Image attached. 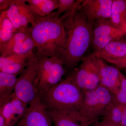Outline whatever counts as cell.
Instances as JSON below:
<instances>
[{"label": "cell", "instance_id": "2", "mask_svg": "<svg viewBox=\"0 0 126 126\" xmlns=\"http://www.w3.org/2000/svg\"><path fill=\"white\" fill-rule=\"evenodd\" d=\"M30 33L37 52L38 58L57 56L60 58L64 47L67 33L59 18L53 12L44 17L36 18L30 27Z\"/></svg>", "mask_w": 126, "mask_h": 126}, {"label": "cell", "instance_id": "5", "mask_svg": "<svg viewBox=\"0 0 126 126\" xmlns=\"http://www.w3.org/2000/svg\"><path fill=\"white\" fill-rule=\"evenodd\" d=\"M19 75L12 95L29 105L39 95L38 58L35 53Z\"/></svg>", "mask_w": 126, "mask_h": 126}, {"label": "cell", "instance_id": "18", "mask_svg": "<svg viewBox=\"0 0 126 126\" xmlns=\"http://www.w3.org/2000/svg\"><path fill=\"white\" fill-rule=\"evenodd\" d=\"M110 22L122 30L126 23V5L125 0H113Z\"/></svg>", "mask_w": 126, "mask_h": 126}, {"label": "cell", "instance_id": "4", "mask_svg": "<svg viewBox=\"0 0 126 126\" xmlns=\"http://www.w3.org/2000/svg\"><path fill=\"white\" fill-rule=\"evenodd\" d=\"M114 94L99 85L93 89L84 92L79 112L82 126H90L103 116L108 106L113 101Z\"/></svg>", "mask_w": 126, "mask_h": 126}, {"label": "cell", "instance_id": "12", "mask_svg": "<svg viewBox=\"0 0 126 126\" xmlns=\"http://www.w3.org/2000/svg\"><path fill=\"white\" fill-rule=\"evenodd\" d=\"M28 104L12 95L11 98L2 107L0 108V113L4 116L6 126H16L24 115Z\"/></svg>", "mask_w": 126, "mask_h": 126}, {"label": "cell", "instance_id": "31", "mask_svg": "<svg viewBox=\"0 0 126 126\" xmlns=\"http://www.w3.org/2000/svg\"><path fill=\"white\" fill-rule=\"evenodd\" d=\"M6 126V122L4 116L0 113V126Z\"/></svg>", "mask_w": 126, "mask_h": 126}, {"label": "cell", "instance_id": "1", "mask_svg": "<svg viewBox=\"0 0 126 126\" xmlns=\"http://www.w3.org/2000/svg\"><path fill=\"white\" fill-rule=\"evenodd\" d=\"M61 21L65 27L67 37L60 58L66 71L72 72L85 57L91 44L92 24L88 21L81 6L74 16Z\"/></svg>", "mask_w": 126, "mask_h": 126}, {"label": "cell", "instance_id": "7", "mask_svg": "<svg viewBox=\"0 0 126 126\" xmlns=\"http://www.w3.org/2000/svg\"><path fill=\"white\" fill-rule=\"evenodd\" d=\"M38 68L39 94L60 82L67 71L63 61L57 56L38 58Z\"/></svg>", "mask_w": 126, "mask_h": 126}, {"label": "cell", "instance_id": "24", "mask_svg": "<svg viewBox=\"0 0 126 126\" xmlns=\"http://www.w3.org/2000/svg\"><path fill=\"white\" fill-rule=\"evenodd\" d=\"M6 15L9 19L11 21L16 32L21 29L20 20L19 17V10L16 0H13V2L7 10H6Z\"/></svg>", "mask_w": 126, "mask_h": 126}, {"label": "cell", "instance_id": "8", "mask_svg": "<svg viewBox=\"0 0 126 126\" xmlns=\"http://www.w3.org/2000/svg\"><path fill=\"white\" fill-rule=\"evenodd\" d=\"M126 33L110 20H98L92 24L91 44L94 53L102 49L112 41L124 37Z\"/></svg>", "mask_w": 126, "mask_h": 126}, {"label": "cell", "instance_id": "15", "mask_svg": "<svg viewBox=\"0 0 126 126\" xmlns=\"http://www.w3.org/2000/svg\"><path fill=\"white\" fill-rule=\"evenodd\" d=\"M18 75L0 72V108L11 98L18 81Z\"/></svg>", "mask_w": 126, "mask_h": 126}, {"label": "cell", "instance_id": "21", "mask_svg": "<svg viewBox=\"0 0 126 126\" xmlns=\"http://www.w3.org/2000/svg\"><path fill=\"white\" fill-rule=\"evenodd\" d=\"M19 10V17L21 29L28 27L29 24H33L36 18L29 5L25 0H16Z\"/></svg>", "mask_w": 126, "mask_h": 126}, {"label": "cell", "instance_id": "19", "mask_svg": "<svg viewBox=\"0 0 126 126\" xmlns=\"http://www.w3.org/2000/svg\"><path fill=\"white\" fill-rule=\"evenodd\" d=\"M126 106L120 104L111 103L105 110L102 121L115 126H120Z\"/></svg>", "mask_w": 126, "mask_h": 126}, {"label": "cell", "instance_id": "26", "mask_svg": "<svg viewBox=\"0 0 126 126\" xmlns=\"http://www.w3.org/2000/svg\"><path fill=\"white\" fill-rule=\"evenodd\" d=\"M82 0H59V4L58 8L56 11L55 12V16L59 18L61 15L65 12L69 11L79 3L81 2Z\"/></svg>", "mask_w": 126, "mask_h": 126}, {"label": "cell", "instance_id": "29", "mask_svg": "<svg viewBox=\"0 0 126 126\" xmlns=\"http://www.w3.org/2000/svg\"><path fill=\"white\" fill-rule=\"evenodd\" d=\"M90 126H117L110 124L108 123L102 121L101 122H97L94 123L93 124H92Z\"/></svg>", "mask_w": 126, "mask_h": 126}, {"label": "cell", "instance_id": "34", "mask_svg": "<svg viewBox=\"0 0 126 126\" xmlns=\"http://www.w3.org/2000/svg\"><path fill=\"white\" fill-rule=\"evenodd\" d=\"M125 2H126V0H125Z\"/></svg>", "mask_w": 126, "mask_h": 126}, {"label": "cell", "instance_id": "9", "mask_svg": "<svg viewBox=\"0 0 126 126\" xmlns=\"http://www.w3.org/2000/svg\"><path fill=\"white\" fill-rule=\"evenodd\" d=\"M52 121L40 96L28 105L25 113L16 126H52Z\"/></svg>", "mask_w": 126, "mask_h": 126}, {"label": "cell", "instance_id": "22", "mask_svg": "<svg viewBox=\"0 0 126 126\" xmlns=\"http://www.w3.org/2000/svg\"><path fill=\"white\" fill-rule=\"evenodd\" d=\"M30 27L21 29L14 34L12 38L7 43L0 46V55L4 54L11 49L15 45L22 42L30 35Z\"/></svg>", "mask_w": 126, "mask_h": 126}, {"label": "cell", "instance_id": "16", "mask_svg": "<svg viewBox=\"0 0 126 126\" xmlns=\"http://www.w3.org/2000/svg\"><path fill=\"white\" fill-rule=\"evenodd\" d=\"M35 18L49 15L58 8L59 0H26Z\"/></svg>", "mask_w": 126, "mask_h": 126}, {"label": "cell", "instance_id": "25", "mask_svg": "<svg viewBox=\"0 0 126 126\" xmlns=\"http://www.w3.org/2000/svg\"><path fill=\"white\" fill-rule=\"evenodd\" d=\"M119 73L121 87L117 93L114 95L112 102L126 106V75L123 74L120 69Z\"/></svg>", "mask_w": 126, "mask_h": 126}, {"label": "cell", "instance_id": "28", "mask_svg": "<svg viewBox=\"0 0 126 126\" xmlns=\"http://www.w3.org/2000/svg\"><path fill=\"white\" fill-rule=\"evenodd\" d=\"M119 69H126V55L122 58L113 62L112 63Z\"/></svg>", "mask_w": 126, "mask_h": 126}, {"label": "cell", "instance_id": "14", "mask_svg": "<svg viewBox=\"0 0 126 126\" xmlns=\"http://www.w3.org/2000/svg\"><path fill=\"white\" fill-rule=\"evenodd\" d=\"M93 55L112 63L126 55V39L123 38L112 41Z\"/></svg>", "mask_w": 126, "mask_h": 126}, {"label": "cell", "instance_id": "33", "mask_svg": "<svg viewBox=\"0 0 126 126\" xmlns=\"http://www.w3.org/2000/svg\"><path fill=\"white\" fill-rule=\"evenodd\" d=\"M122 70L124 71V72H125V73H126V69H122Z\"/></svg>", "mask_w": 126, "mask_h": 126}, {"label": "cell", "instance_id": "17", "mask_svg": "<svg viewBox=\"0 0 126 126\" xmlns=\"http://www.w3.org/2000/svg\"><path fill=\"white\" fill-rule=\"evenodd\" d=\"M55 126H82L72 113L54 109H47Z\"/></svg>", "mask_w": 126, "mask_h": 126}, {"label": "cell", "instance_id": "32", "mask_svg": "<svg viewBox=\"0 0 126 126\" xmlns=\"http://www.w3.org/2000/svg\"><path fill=\"white\" fill-rule=\"evenodd\" d=\"M123 30L126 33V23L125 24V25H124V27H123Z\"/></svg>", "mask_w": 126, "mask_h": 126}, {"label": "cell", "instance_id": "3", "mask_svg": "<svg viewBox=\"0 0 126 126\" xmlns=\"http://www.w3.org/2000/svg\"><path fill=\"white\" fill-rule=\"evenodd\" d=\"M83 94L68 75L66 79L55 86L40 93L39 96L47 109L73 113L77 115L79 121Z\"/></svg>", "mask_w": 126, "mask_h": 126}, {"label": "cell", "instance_id": "6", "mask_svg": "<svg viewBox=\"0 0 126 126\" xmlns=\"http://www.w3.org/2000/svg\"><path fill=\"white\" fill-rule=\"evenodd\" d=\"M97 58L92 54L85 56L81 64L68 75L83 92L93 90L100 85Z\"/></svg>", "mask_w": 126, "mask_h": 126}, {"label": "cell", "instance_id": "10", "mask_svg": "<svg viewBox=\"0 0 126 126\" xmlns=\"http://www.w3.org/2000/svg\"><path fill=\"white\" fill-rule=\"evenodd\" d=\"M113 0H84L81 6L92 24L98 20H110Z\"/></svg>", "mask_w": 126, "mask_h": 126}, {"label": "cell", "instance_id": "27", "mask_svg": "<svg viewBox=\"0 0 126 126\" xmlns=\"http://www.w3.org/2000/svg\"><path fill=\"white\" fill-rule=\"evenodd\" d=\"M13 0H0V11L7 10L13 2Z\"/></svg>", "mask_w": 126, "mask_h": 126}, {"label": "cell", "instance_id": "13", "mask_svg": "<svg viewBox=\"0 0 126 126\" xmlns=\"http://www.w3.org/2000/svg\"><path fill=\"white\" fill-rule=\"evenodd\" d=\"M34 53L33 51L26 54L0 55V72L12 74H20L28 65L30 58Z\"/></svg>", "mask_w": 126, "mask_h": 126}, {"label": "cell", "instance_id": "20", "mask_svg": "<svg viewBox=\"0 0 126 126\" xmlns=\"http://www.w3.org/2000/svg\"><path fill=\"white\" fill-rule=\"evenodd\" d=\"M16 33L11 21L6 15V11L0 14V46L7 43Z\"/></svg>", "mask_w": 126, "mask_h": 126}, {"label": "cell", "instance_id": "30", "mask_svg": "<svg viewBox=\"0 0 126 126\" xmlns=\"http://www.w3.org/2000/svg\"><path fill=\"white\" fill-rule=\"evenodd\" d=\"M120 126H126V106L124 109Z\"/></svg>", "mask_w": 126, "mask_h": 126}, {"label": "cell", "instance_id": "23", "mask_svg": "<svg viewBox=\"0 0 126 126\" xmlns=\"http://www.w3.org/2000/svg\"><path fill=\"white\" fill-rule=\"evenodd\" d=\"M35 48V44L30 34L24 40L15 45L11 49L0 55L11 54H26L33 52V49Z\"/></svg>", "mask_w": 126, "mask_h": 126}, {"label": "cell", "instance_id": "11", "mask_svg": "<svg viewBox=\"0 0 126 126\" xmlns=\"http://www.w3.org/2000/svg\"><path fill=\"white\" fill-rule=\"evenodd\" d=\"M97 58L100 85L115 95L118 92L121 87L119 69L116 67L109 65L102 60Z\"/></svg>", "mask_w": 126, "mask_h": 126}]
</instances>
